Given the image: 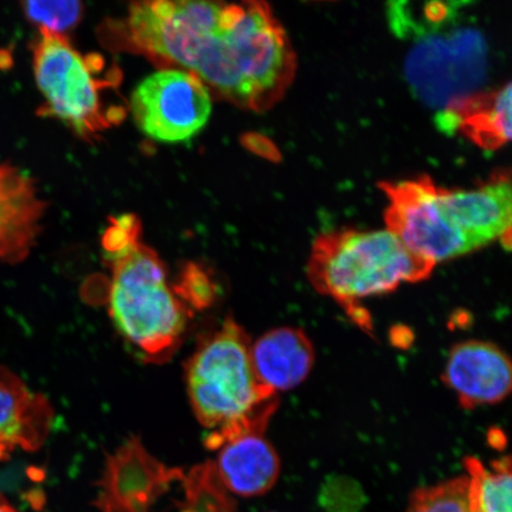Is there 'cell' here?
Listing matches in <instances>:
<instances>
[{
  "mask_svg": "<svg viewBox=\"0 0 512 512\" xmlns=\"http://www.w3.org/2000/svg\"><path fill=\"white\" fill-rule=\"evenodd\" d=\"M320 504L328 512H358L364 504L363 494L360 486L350 480L332 479L320 494Z\"/></svg>",
  "mask_w": 512,
  "mask_h": 512,
  "instance_id": "ffe728a7",
  "label": "cell"
},
{
  "mask_svg": "<svg viewBox=\"0 0 512 512\" xmlns=\"http://www.w3.org/2000/svg\"><path fill=\"white\" fill-rule=\"evenodd\" d=\"M32 67L44 98V113L62 121L85 140H94L125 117L123 108L107 105L105 94L115 78H101V59L83 56L66 36L38 30Z\"/></svg>",
  "mask_w": 512,
  "mask_h": 512,
  "instance_id": "5b68a950",
  "label": "cell"
},
{
  "mask_svg": "<svg viewBox=\"0 0 512 512\" xmlns=\"http://www.w3.org/2000/svg\"><path fill=\"white\" fill-rule=\"evenodd\" d=\"M174 291L188 309L204 310L214 304L217 285L207 268L189 262L183 267Z\"/></svg>",
  "mask_w": 512,
  "mask_h": 512,
  "instance_id": "d6986e66",
  "label": "cell"
},
{
  "mask_svg": "<svg viewBox=\"0 0 512 512\" xmlns=\"http://www.w3.org/2000/svg\"><path fill=\"white\" fill-rule=\"evenodd\" d=\"M435 265L422 260L389 230H338L313 243L306 273L313 288L335 300L363 330L371 329L364 299L426 280Z\"/></svg>",
  "mask_w": 512,
  "mask_h": 512,
  "instance_id": "3957f363",
  "label": "cell"
},
{
  "mask_svg": "<svg viewBox=\"0 0 512 512\" xmlns=\"http://www.w3.org/2000/svg\"><path fill=\"white\" fill-rule=\"evenodd\" d=\"M406 512H470L467 477L452 478L444 483L416 489L409 497Z\"/></svg>",
  "mask_w": 512,
  "mask_h": 512,
  "instance_id": "e0dca14e",
  "label": "cell"
},
{
  "mask_svg": "<svg viewBox=\"0 0 512 512\" xmlns=\"http://www.w3.org/2000/svg\"><path fill=\"white\" fill-rule=\"evenodd\" d=\"M44 206L27 176L12 166L0 165V260L18 262L29 254Z\"/></svg>",
  "mask_w": 512,
  "mask_h": 512,
  "instance_id": "4fadbf2b",
  "label": "cell"
},
{
  "mask_svg": "<svg viewBox=\"0 0 512 512\" xmlns=\"http://www.w3.org/2000/svg\"><path fill=\"white\" fill-rule=\"evenodd\" d=\"M439 203L447 219L480 248L501 240L511 245L512 189L509 175H498L471 190L439 188Z\"/></svg>",
  "mask_w": 512,
  "mask_h": 512,
  "instance_id": "30bf717a",
  "label": "cell"
},
{
  "mask_svg": "<svg viewBox=\"0 0 512 512\" xmlns=\"http://www.w3.org/2000/svg\"><path fill=\"white\" fill-rule=\"evenodd\" d=\"M486 67L488 47L478 30H424L407 56L406 76L420 100L443 111L482 85Z\"/></svg>",
  "mask_w": 512,
  "mask_h": 512,
  "instance_id": "8992f818",
  "label": "cell"
},
{
  "mask_svg": "<svg viewBox=\"0 0 512 512\" xmlns=\"http://www.w3.org/2000/svg\"><path fill=\"white\" fill-rule=\"evenodd\" d=\"M251 345L245 329L227 318L203 339L185 366L192 411L211 431L209 450H219L241 435L264 434L277 411L278 394L255 375Z\"/></svg>",
  "mask_w": 512,
  "mask_h": 512,
  "instance_id": "7a4b0ae2",
  "label": "cell"
},
{
  "mask_svg": "<svg viewBox=\"0 0 512 512\" xmlns=\"http://www.w3.org/2000/svg\"><path fill=\"white\" fill-rule=\"evenodd\" d=\"M258 380L274 393L297 388L315 364V348L302 329L283 326L267 331L251 345Z\"/></svg>",
  "mask_w": 512,
  "mask_h": 512,
  "instance_id": "5bb4252c",
  "label": "cell"
},
{
  "mask_svg": "<svg viewBox=\"0 0 512 512\" xmlns=\"http://www.w3.org/2000/svg\"><path fill=\"white\" fill-rule=\"evenodd\" d=\"M107 259L112 270L108 310L115 328L150 360H168L191 311L170 286L163 261L139 240Z\"/></svg>",
  "mask_w": 512,
  "mask_h": 512,
  "instance_id": "277c9868",
  "label": "cell"
},
{
  "mask_svg": "<svg viewBox=\"0 0 512 512\" xmlns=\"http://www.w3.org/2000/svg\"><path fill=\"white\" fill-rule=\"evenodd\" d=\"M214 466L228 494L247 498L271 491L281 469L277 451L262 433L241 435L223 444Z\"/></svg>",
  "mask_w": 512,
  "mask_h": 512,
  "instance_id": "7c38bea8",
  "label": "cell"
},
{
  "mask_svg": "<svg viewBox=\"0 0 512 512\" xmlns=\"http://www.w3.org/2000/svg\"><path fill=\"white\" fill-rule=\"evenodd\" d=\"M380 187L389 201L387 230L420 259L437 266L480 248L447 219L440 207L439 187L430 177L381 183Z\"/></svg>",
  "mask_w": 512,
  "mask_h": 512,
  "instance_id": "52a82bcc",
  "label": "cell"
},
{
  "mask_svg": "<svg viewBox=\"0 0 512 512\" xmlns=\"http://www.w3.org/2000/svg\"><path fill=\"white\" fill-rule=\"evenodd\" d=\"M53 408L47 398L32 392L14 371L0 366V462L17 448L35 452L48 438Z\"/></svg>",
  "mask_w": 512,
  "mask_h": 512,
  "instance_id": "8fae6325",
  "label": "cell"
},
{
  "mask_svg": "<svg viewBox=\"0 0 512 512\" xmlns=\"http://www.w3.org/2000/svg\"><path fill=\"white\" fill-rule=\"evenodd\" d=\"M438 124L447 133L462 132L485 150H497L511 138V85L475 93L446 106Z\"/></svg>",
  "mask_w": 512,
  "mask_h": 512,
  "instance_id": "9a60e30c",
  "label": "cell"
},
{
  "mask_svg": "<svg viewBox=\"0 0 512 512\" xmlns=\"http://www.w3.org/2000/svg\"><path fill=\"white\" fill-rule=\"evenodd\" d=\"M25 17L37 25L38 30L66 36L81 21L83 5L80 2H24Z\"/></svg>",
  "mask_w": 512,
  "mask_h": 512,
  "instance_id": "ac0fdd59",
  "label": "cell"
},
{
  "mask_svg": "<svg viewBox=\"0 0 512 512\" xmlns=\"http://www.w3.org/2000/svg\"><path fill=\"white\" fill-rule=\"evenodd\" d=\"M467 504L470 512H511V460L499 458L486 467L476 457H466Z\"/></svg>",
  "mask_w": 512,
  "mask_h": 512,
  "instance_id": "2e32d148",
  "label": "cell"
},
{
  "mask_svg": "<svg viewBox=\"0 0 512 512\" xmlns=\"http://www.w3.org/2000/svg\"><path fill=\"white\" fill-rule=\"evenodd\" d=\"M0 512H19L0 492Z\"/></svg>",
  "mask_w": 512,
  "mask_h": 512,
  "instance_id": "44dd1931",
  "label": "cell"
},
{
  "mask_svg": "<svg viewBox=\"0 0 512 512\" xmlns=\"http://www.w3.org/2000/svg\"><path fill=\"white\" fill-rule=\"evenodd\" d=\"M100 31L107 47L194 74L243 110H270L296 76L290 38L264 2H137Z\"/></svg>",
  "mask_w": 512,
  "mask_h": 512,
  "instance_id": "6da1fadb",
  "label": "cell"
},
{
  "mask_svg": "<svg viewBox=\"0 0 512 512\" xmlns=\"http://www.w3.org/2000/svg\"><path fill=\"white\" fill-rule=\"evenodd\" d=\"M211 101L208 88L194 74L160 69L134 89L131 111L146 137L158 143H187L207 125Z\"/></svg>",
  "mask_w": 512,
  "mask_h": 512,
  "instance_id": "ba28073f",
  "label": "cell"
},
{
  "mask_svg": "<svg viewBox=\"0 0 512 512\" xmlns=\"http://www.w3.org/2000/svg\"><path fill=\"white\" fill-rule=\"evenodd\" d=\"M443 380L466 409L496 405L511 392L510 358L494 343H458L448 352Z\"/></svg>",
  "mask_w": 512,
  "mask_h": 512,
  "instance_id": "9c48e42d",
  "label": "cell"
}]
</instances>
